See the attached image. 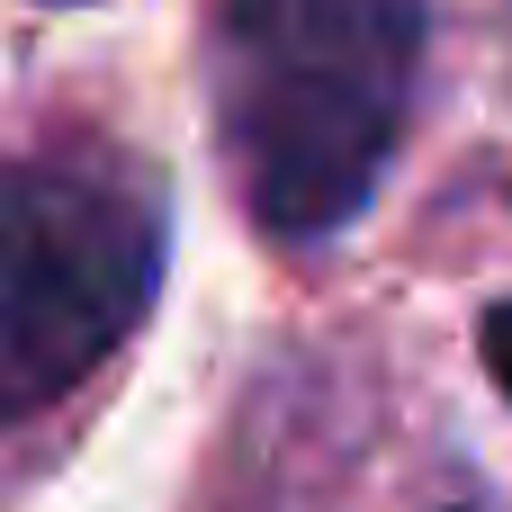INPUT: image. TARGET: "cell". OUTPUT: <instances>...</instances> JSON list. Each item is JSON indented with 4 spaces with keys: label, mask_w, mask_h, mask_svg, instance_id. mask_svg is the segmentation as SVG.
Returning <instances> with one entry per match:
<instances>
[{
    "label": "cell",
    "mask_w": 512,
    "mask_h": 512,
    "mask_svg": "<svg viewBox=\"0 0 512 512\" xmlns=\"http://www.w3.org/2000/svg\"><path fill=\"white\" fill-rule=\"evenodd\" d=\"M477 351H486V378L512 396V297H495V306H486V324H477Z\"/></svg>",
    "instance_id": "3"
},
{
    "label": "cell",
    "mask_w": 512,
    "mask_h": 512,
    "mask_svg": "<svg viewBox=\"0 0 512 512\" xmlns=\"http://www.w3.org/2000/svg\"><path fill=\"white\" fill-rule=\"evenodd\" d=\"M216 144L279 243L351 225L405 135L423 0H216Z\"/></svg>",
    "instance_id": "1"
},
{
    "label": "cell",
    "mask_w": 512,
    "mask_h": 512,
    "mask_svg": "<svg viewBox=\"0 0 512 512\" xmlns=\"http://www.w3.org/2000/svg\"><path fill=\"white\" fill-rule=\"evenodd\" d=\"M162 216L90 162H0V432L63 405L153 306Z\"/></svg>",
    "instance_id": "2"
}]
</instances>
